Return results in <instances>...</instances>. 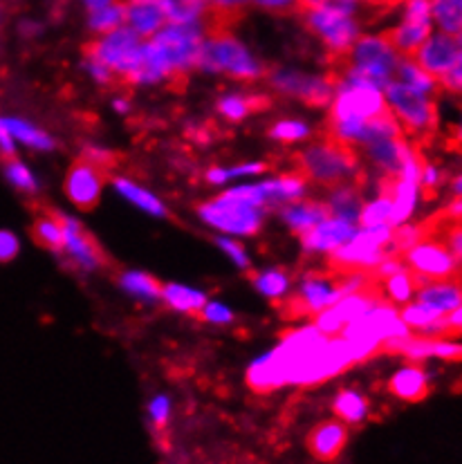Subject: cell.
<instances>
[{
  "label": "cell",
  "mask_w": 462,
  "mask_h": 464,
  "mask_svg": "<svg viewBox=\"0 0 462 464\" xmlns=\"http://www.w3.org/2000/svg\"><path fill=\"white\" fill-rule=\"evenodd\" d=\"M205 41V23H188V25L168 23L162 32L144 43V63L130 85L171 82L176 77H185L191 70H197Z\"/></svg>",
  "instance_id": "cell-1"
},
{
  "label": "cell",
  "mask_w": 462,
  "mask_h": 464,
  "mask_svg": "<svg viewBox=\"0 0 462 464\" xmlns=\"http://www.w3.org/2000/svg\"><path fill=\"white\" fill-rule=\"evenodd\" d=\"M296 169L310 182L328 188L346 182H364L366 178L360 150L328 135L299 150Z\"/></svg>",
  "instance_id": "cell-2"
},
{
  "label": "cell",
  "mask_w": 462,
  "mask_h": 464,
  "mask_svg": "<svg viewBox=\"0 0 462 464\" xmlns=\"http://www.w3.org/2000/svg\"><path fill=\"white\" fill-rule=\"evenodd\" d=\"M357 7V0H328L319 7L301 12L303 25L322 41L328 56L334 61V68L348 59L352 45L361 36Z\"/></svg>",
  "instance_id": "cell-3"
},
{
  "label": "cell",
  "mask_w": 462,
  "mask_h": 464,
  "mask_svg": "<svg viewBox=\"0 0 462 464\" xmlns=\"http://www.w3.org/2000/svg\"><path fill=\"white\" fill-rule=\"evenodd\" d=\"M197 70L209 74H225L236 82H258L267 77L261 61L249 52L243 41L236 39L231 30L207 32Z\"/></svg>",
  "instance_id": "cell-4"
},
{
  "label": "cell",
  "mask_w": 462,
  "mask_h": 464,
  "mask_svg": "<svg viewBox=\"0 0 462 464\" xmlns=\"http://www.w3.org/2000/svg\"><path fill=\"white\" fill-rule=\"evenodd\" d=\"M402 54L393 47L386 34H366L352 45L351 54L342 65L334 68V72H346L361 82L377 85L380 90L389 88L395 82L398 65Z\"/></svg>",
  "instance_id": "cell-5"
},
{
  "label": "cell",
  "mask_w": 462,
  "mask_h": 464,
  "mask_svg": "<svg viewBox=\"0 0 462 464\" xmlns=\"http://www.w3.org/2000/svg\"><path fill=\"white\" fill-rule=\"evenodd\" d=\"M384 94L390 112L398 117L409 140L416 141L418 146L438 130L440 112H438L436 97L419 92V90L398 82V79L389 83Z\"/></svg>",
  "instance_id": "cell-6"
},
{
  "label": "cell",
  "mask_w": 462,
  "mask_h": 464,
  "mask_svg": "<svg viewBox=\"0 0 462 464\" xmlns=\"http://www.w3.org/2000/svg\"><path fill=\"white\" fill-rule=\"evenodd\" d=\"M196 213L211 229L220 231L225 236H240V238L256 236L263 229V222H265V209L263 207L231 196L227 191L197 205Z\"/></svg>",
  "instance_id": "cell-7"
},
{
  "label": "cell",
  "mask_w": 462,
  "mask_h": 464,
  "mask_svg": "<svg viewBox=\"0 0 462 464\" xmlns=\"http://www.w3.org/2000/svg\"><path fill=\"white\" fill-rule=\"evenodd\" d=\"M83 54L106 63L121 83L130 85L144 63V43L138 32L130 30L129 25H121L88 43Z\"/></svg>",
  "instance_id": "cell-8"
},
{
  "label": "cell",
  "mask_w": 462,
  "mask_h": 464,
  "mask_svg": "<svg viewBox=\"0 0 462 464\" xmlns=\"http://www.w3.org/2000/svg\"><path fill=\"white\" fill-rule=\"evenodd\" d=\"M343 298L339 272L325 269V272H308L299 281L296 290L281 303V316L287 321L308 319L317 316L319 312L328 310L334 303Z\"/></svg>",
  "instance_id": "cell-9"
},
{
  "label": "cell",
  "mask_w": 462,
  "mask_h": 464,
  "mask_svg": "<svg viewBox=\"0 0 462 464\" xmlns=\"http://www.w3.org/2000/svg\"><path fill=\"white\" fill-rule=\"evenodd\" d=\"M334 72V70H332ZM339 79L337 97L330 106L328 120H375L389 111L384 90L361 82L346 72H334Z\"/></svg>",
  "instance_id": "cell-10"
},
{
  "label": "cell",
  "mask_w": 462,
  "mask_h": 464,
  "mask_svg": "<svg viewBox=\"0 0 462 464\" xmlns=\"http://www.w3.org/2000/svg\"><path fill=\"white\" fill-rule=\"evenodd\" d=\"M265 79L274 92L299 99L310 108H330L337 97L339 79L334 72L305 74L292 68H272Z\"/></svg>",
  "instance_id": "cell-11"
},
{
  "label": "cell",
  "mask_w": 462,
  "mask_h": 464,
  "mask_svg": "<svg viewBox=\"0 0 462 464\" xmlns=\"http://www.w3.org/2000/svg\"><path fill=\"white\" fill-rule=\"evenodd\" d=\"M409 267L418 274V278L424 283L428 281H447V278L462 276V267L456 258L449 245L438 236H427L419 240L416 247L404 254Z\"/></svg>",
  "instance_id": "cell-12"
},
{
  "label": "cell",
  "mask_w": 462,
  "mask_h": 464,
  "mask_svg": "<svg viewBox=\"0 0 462 464\" xmlns=\"http://www.w3.org/2000/svg\"><path fill=\"white\" fill-rule=\"evenodd\" d=\"M381 298H384V295H381V285L375 283V285L366 287V290L361 292H355V295H346L342 301L334 303L332 307L319 312V314L314 316V325H317L323 334H328V337H339L348 325L355 324L357 319H361L366 312H371Z\"/></svg>",
  "instance_id": "cell-13"
},
{
  "label": "cell",
  "mask_w": 462,
  "mask_h": 464,
  "mask_svg": "<svg viewBox=\"0 0 462 464\" xmlns=\"http://www.w3.org/2000/svg\"><path fill=\"white\" fill-rule=\"evenodd\" d=\"M103 184H106V170L92 164L91 160L82 158L72 162L68 175H65L63 191L77 209L91 211L101 198Z\"/></svg>",
  "instance_id": "cell-14"
},
{
  "label": "cell",
  "mask_w": 462,
  "mask_h": 464,
  "mask_svg": "<svg viewBox=\"0 0 462 464\" xmlns=\"http://www.w3.org/2000/svg\"><path fill=\"white\" fill-rule=\"evenodd\" d=\"M61 222H63V236H65V247L63 254L68 256L70 263L74 267H79L82 272H94V269H101L106 265V256L103 249L99 247L97 240L92 238L91 231L82 225L79 220H74L72 216H63L59 213Z\"/></svg>",
  "instance_id": "cell-15"
},
{
  "label": "cell",
  "mask_w": 462,
  "mask_h": 464,
  "mask_svg": "<svg viewBox=\"0 0 462 464\" xmlns=\"http://www.w3.org/2000/svg\"><path fill=\"white\" fill-rule=\"evenodd\" d=\"M384 353L404 354L409 362H424V359H442V362H462V341L454 337H409L389 341Z\"/></svg>",
  "instance_id": "cell-16"
},
{
  "label": "cell",
  "mask_w": 462,
  "mask_h": 464,
  "mask_svg": "<svg viewBox=\"0 0 462 464\" xmlns=\"http://www.w3.org/2000/svg\"><path fill=\"white\" fill-rule=\"evenodd\" d=\"M360 225H352V222L342 220V218L330 216L328 220H323L322 225H317L314 229H310L308 234L299 236L301 247L305 254H332L339 247L352 240V236L357 234Z\"/></svg>",
  "instance_id": "cell-17"
},
{
  "label": "cell",
  "mask_w": 462,
  "mask_h": 464,
  "mask_svg": "<svg viewBox=\"0 0 462 464\" xmlns=\"http://www.w3.org/2000/svg\"><path fill=\"white\" fill-rule=\"evenodd\" d=\"M418 149V144L413 140H409L407 135L399 137H386V140H377L372 144L366 146L364 155L366 160L380 170L381 175H390V178H398L399 170H402L404 162L409 160V155Z\"/></svg>",
  "instance_id": "cell-18"
},
{
  "label": "cell",
  "mask_w": 462,
  "mask_h": 464,
  "mask_svg": "<svg viewBox=\"0 0 462 464\" xmlns=\"http://www.w3.org/2000/svg\"><path fill=\"white\" fill-rule=\"evenodd\" d=\"M462 47L456 36L445 34V32H438V34H431L424 45L416 52L413 59L422 65L427 72H431L433 77L442 79L458 61Z\"/></svg>",
  "instance_id": "cell-19"
},
{
  "label": "cell",
  "mask_w": 462,
  "mask_h": 464,
  "mask_svg": "<svg viewBox=\"0 0 462 464\" xmlns=\"http://www.w3.org/2000/svg\"><path fill=\"white\" fill-rule=\"evenodd\" d=\"M348 438H351L348 424L334 418L314 424L305 438V444H308V451L313 453V458H317L319 462H334L346 449Z\"/></svg>",
  "instance_id": "cell-20"
},
{
  "label": "cell",
  "mask_w": 462,
  "mask_h": 464,
  "mask_svg": "<svg viewBox=\"0 0 462 464\" xmlns=\"http://www.w3.org/2000/svg\"><path fill=\"white\" fill-rule=\"evenodd\" d=\"M308 184L310 179L301 170H296V173H283L278 178L263 179V182H256V187L267 209V207H287L292 202L303 200L308 193Z\"/></svg>",
  "instance_id": "cell-21"
},
{
  "label": "cell",
  "mask_w": 462,
  "mask_h": 464,
  "mask_svg": "<svg viewBox=\"0 0 462 464\" xmlns=\"http://www.w3.org/2000/svg\"><path fill=\"white\" fill-rule=\"evenodd\" d=\"M168 18L159 0H129L126 3V25L138 32L141 39H153L167 27Z\"/></svg>",
  "instance_id": "cell-22"
},
{
  "label": "cell",
  "mask_w": 462,
  "mask_h": 464,
  "mask_svg": "<svg viewBox=\"0 0 462 464\" xmlns=\"http://www.w3.org/2000/svg\"><path fill=\"white\" fill-rule=\"evenodd\" d=\"M386 388L390 395L402 401H422L431 391V377L419 366V362H411L390 375Z\"/></svg>",
  "instance_id": "cell-23"
},
{
  "label": "cell",
  "mask_w": 462,
  "mask_h": 464,
  "mask_svg": "<svg viewBox=\"0 0 462 464\" xmlns=\"http://www.w3.org/2000/svg\"><path fill=\"white\" fill-rule=\"evenodd\" d=\"M361 187H364L361 182H346L330 188L323 200L328 205L330 216L342 218V220L352 222V225H360V216L366 202Z\"/></svg>",
  "instance_id": "cell-24"
},
{
  "label": "cell",
  "mask_w": 462,
  "mask_h": 464,
  "mask_svg": "<svg viewBox=\"0 0 462 464\" xmlns=\"http://www.w3.org/2000/svg\"><path fill=\"white\" fill-rule=\"evenodd\" d=\"M270 94L265 92H229L216 102V112L231 124H240L254 112H261L270 108Z\"/></svg>",
  "instance_id": "cell-25"
},
{
  "label": "cell",
  "mask_w": 462,
  "mask_h": 464,
  "mask_svg": "<svg viewBox=\"0 0 462 464\" xmlns=\"http://www.w3.org/2000/svg\"><path fill=\"white\" fill-rule=\"evenodd\" d=\"M281 218L290 227L292 234L303 236L317 225H322L323 220H328L330 209L323 200H299L283 207Z\"/></svg>",
  "instance_id": "cell-26"
},
{
  "label": "cell",
  "mask_w": 462,
  "mask_h": 464,
  "mask_svg": "<svg viewBox=\"0 0 462 464\" xmlns=\"http://www.w3.org/2000/svg\"><path fill=\"white\" fill-rule=\"evenodd\" d=\"M419 196H424L419 179L395 178L393 216H390V225L399 227V225H407V222H411L413 213H416L418 205H419Z\"/></svg>",
  "instance_id": "cell-27"
},
{
  "label": "cell",
  "mask_w": 462,
  "mask_h": 464,
  "mask_svg": "<svg viewBox=\"0 0 462 464\" xmlns=\"http://www.w3.org/2000/svg\"><path fill=\"white\" fill-rule=\"evenodd\" d=\"M112 188H115L117 193H120L124 200H129L130 205L138 207L144 213H149V216H155V218H167L168 211L167 207H164V202L159 200L155 193L146 191L144 187L138 182H133V179L124 178V175H115V178L111 179Z\"/></svg>",
  "instance_id": "cell-28"
},
{
  "label": "cell",
  "mask_w": 462,
  "mask_h": 464,
  "mask_svg": "<svg viewBox=\"0 0 462 464\" xmlns=\"http://www.w3.org/2000/svg\"><path fill=\"white\" fill-rule=\"evenodd\" d=\"M332 413L343 424L357 426L369 420L371 401L357 388H342V391H337V395L332 400Z\"/></svg>",
  "instance_id": "cell-29"
},
{
  "label": "cell",
  "mask_w": 462,
  "mask_h": 464,
  "mask_svg": "<svg viewBox=\"0 0 462 464\" xmlns=\"http://www.w3.org/2000/svg\"><path fill=\"white\" fill-rule=\"evenodd\" d=\"M433 25L436 23H416V21H404L395 25L393 30L384 32L389 41L393 43L395 50L402 56H416V52L424 45V41L433 34Z\"/></svg>",
  "instance_id": "cell-30"
},
{
  "label": "cell",
  "mask_w": 462,
  "mask_h": 464,
  "mask_svg": "<svg viewBox=\"0 0 462 464\" xmlns=\"http://www.w3.org/2000/svg\"><path fill=\"white\" fill-rule=\"evenodd\" d=\"M162 301L167 303L171 310L188 316H200V312L205 310V305L209 303L205 292L196 290V287L182 285V283H164Z\"/></svg>",
  "instance_id": "cell-31"
},
{
  "label": "cell",
  "mask_w": 462,
  "mask_h": 464,
  "mask_svg": "<svg viewBox=\"0 0 462 464\" xmlns=\"http://www.w3.org/2000/svg\"><path fill=\"white\" fill-rule=\"evenodd\" d=\"M252 285L258 295H263L276 305H281L292 295V276L283 267H267L252 274Z\"/></svg>",
  "instance_id": "cell-32"
},
{
  "label": "cell",
  "mask_w": 462,
  "mask_h": 464,
  "mask_svg": "<svg viewBox=\"0 0 462 464\" xmlns=\"http://www.w3.org/2000/svg\"><path fill=\"white\" fill-rule=\"evenodd\" d=\"M207 5L209 9H207L202 23H205L207 32H220L231 30V25L243 18L245 9L254 5V0H207Z\"/></svg>",
  "instance_id": "cell-33"
},
{
  "label": "cell",
  "mask_w": 462,
  "mask_h": 464,
  "mask_svg": "<svg viewBox=\"0 0 462 464\" xmlns=\"http://www.w3.org/2000/svg\"><path fill=\"white\" fill-rule=\"evenodd\" d=\"M380 285H381V295H384L386 301H390L398 307H404L411 301H416L422 281H419L418 274L409 267L404 269V272L393 274V276L380 281Z\"/></svg>",
  "instance_id": "cell-34"
},
{
  "label": "cell",
  "mask_w": 462,
  "mask_h": 464,
  "mask_svg": "<svg viewBox=\"0 0 462 464\" xmlns=\"http://www.w3.org/2000/svg\"><path fill=\"white\" fill-rule=\"evenodd\" d=\"M32 238L41 245L43 249H50L54 254H63L65 236H63V222H61L59 211L45 213V216L36 218L32 225Z\"/></svg>",
  "instance_id": "cell-35"
},
{
  "label": "cell",
  "mask_w": 462,
  "mask_h": 464,
  "mask_svg": "<svg viewBox=\"0 0 462 464\" xmlns=\"http://www.w3.org/2000/svg\"><path fill=\"white\" fill-rule=\"evenodd\" d=\"M395 79L402 83H407V85H411V88L419 90V92L431 94V97H436L438 92H442L440 79L433 77L431 72H427V70H424L422 65L413 59V56H402Z\"/></svg>",
  "instance_id": "cell-36"
},
{
  "label": "cell",
  "mask_w": 462,
  "mask_h": 464,
  "mask_svg": "<svg viewBox=\"0 0 462 464\" xmlns=\"http://www.w3.org/2000/svg\"><path fill=\"white\" fill-rule=\"evenodd\" d=\"M120 287L129 296L138 298L141 303L162 301V283L146 272H124L120 276Z\"/></svg>",
  "instance_id": "cell-37"
},
{
  "label": "cell",
  "mask_w": 462,
  "mask_h": 464,
  "mask_svg": "<svg viewBox=\"0 0 462 464\" xmlns=\"http://www.w3.org/2000/svg\"><path fill=\"white\" fill-rule=\"evenodd\" d=\"M0 126L7 128V130L12 132L14 140L21 141V144H25V146H30V149H36V150H54L56 149L54 140H52L47 132L41 130V128L30 124V121L18 120V117H3Z\"/></svg>",
  "instance_id": "cell-38"
},
{
  "label": "cell",
  "mask_w": 462,
  "mask_h": 464,
  "mask_svg": "<svg viewBox=\"0 0 462 464\" xmlns=\"http://www.w3.org/2000/svg\"><path fill=\"white\" fill-rule=\"evenodd\" d=\"M167 12L168 23L173 25H188V23H202L207 16V0H159Z\"/></svg>",
  "instance_id": "cell-39"
},
{
  "label": "cell",
  "mask_w": 462,
  "mask_h": 464,
  "mask_svg": "<svg viewBox=\"0 0 462 464\" xmlns=\"http://www.w3.org/2000/svg\"><path fill=\"white\" fill-rule=\"evenodd\" d=\"M121 25H126V3H121V0H112V3L94 9L88 16V27L99 36L108 34Z\"/></svg>",
  "instance_id": "cell-40"
},
{
  "label": "cell",
  "mask_w": 462,
  "mask_h": 464,
  "mask_svg": "<svg viewBox=\"0 0 462 464\" xmlns=\"http://www.w3.org/2000/svg\"><path fill=\"white\" fill-rule=\"evenodd\" d=\"M433 23L445 34L458 36L462 32V0H433Z\"/></svg>",
  "instance_id": "cell-41"
},
{
  "label": "cell",
  "mask_w": 462,
  "mask_h": 464,
  "mask_svg": "<svg viewBox=\"0 0 462 464\" xmlns=\"http://www.w3.org/2000/svg\"><path fill=\"white\" fill-rule=\"evenodd\" d=\"M399 314H402V319L407 321L409 328H411L413 333H418V334H422L424 330L431 328L433 324H438L440 319H445L440 312L433 310V307L427 305V303H419L418 298H416V301L409 303V305L399 307Z\"/></svg>",
  "instance_id": "cell-42"
},
{
  "label": "cell",
  "mask_w": 462,
  "mask_h": 464,
  "mask_svg": "<svg viewBox=\"0 0 462 464\" xmlns=\"http://www.w3.org/2000/svg\"><path fill=\"white\" fill-rule=\"evenodd\" d=\"M270 140L278 141V144H301L313 135V128L301 120H276L274 124L267 128Z\"/></svg>",
  "instance_id": "cell-43"
},
{
  "label": "cell",
  "mask_w": 462,
  "mask_h": 464,
  "mask_svg": "<svg viewBox=\"0 0 462 464\" xmlns=\"http://www.w3.org/2000/svg\"><path fill=\"white\" fill-rule=\"evenodd\" d=\"M5 175H7L9 184H12L14 188L27 193V196H34V193L39 191V179L34 178V173H32L21 160H7V162H5Z\"/></svg>",
  "instance_id": "cell-44"
},
{
  "label": "cell",
  "mask_w": 462,
  "mask_h": 464,
  "mask_svg": "<svg viewBox=\"0 0 462 464\" xmlns=\"http://www.w3.org/2000/svg\"><path fill=\"white\" fill-rule=\"evenodd\" d=\"M428 229V234L431 236H440L442 240H445L447 245H449V249L454 252L456 258H458L460 267H462V222H424Z\"/></svg>",
  "instance_id": "cell-45"
},
{
  "label": "cell",
  "mask_w": 462,
  "mask_h": 464,
  "mask_svg": "<svg viewBox=\"0 0 462 464\" xmlns=\"http://www.w3.org/2000/svg\"><path fill=\"white\" fill-rule=\"evenodd\" d=\"M216 245H218V247L223 249L225 256H229V260L238 269H245V272H247V269L252 267V260H249L247 249H245V245L240 243V240L231 238V236L220 234L218 238H216Z\"/></svg>",
  "instance_id": "cell-46"
},
{
  "label": "cell",
  "mask_w": 462,
  "mask_h": 464,
  "mask_svg": "<svg viewBox=\"0 0 462 464\" xmlns=\"http://www.w3.org/2000/svg\"><path fill=\"white\" fill-rule=\"evenodd\" d=\"M83 68H86V72L91 74L92 82L101 85V88H112V85H117V82H120V79H117V74L112 72L106 63H101L99 59H94V56H86V61H83Z\"/></svg>",
  "instance_id": "cell-47"
},
{
  "label": "cell",
  "mask_w": 462,
  "mask_h": 464,
  "mask_svg": "<svg viewBox=\"0 0 462 464\" xmlns=\"http://www.w3.org/2000/svg\"><path fill=\"white\" fill-rule=\"evenodd\" d=\"M200 321H205L209 325H229L234 324V312L225 303L209 301L205 305V310L200 312Z\"/></svg>",
  "instance_id": "cell-48"
},
{
  "label": "cell",
  "mask_w": 462,
  "mask_h": 464,
  "mask_svg": "<svg viewBox=\"0 0 462 464\" xmlns=\"http://www.w3.org/2000/svg\"><path fill=\"white\" fill-rule=\"evenodd\" d=\"M168 415H171V401L167 395H158L150 400L149 404V418L158 430H162L168 424Z\"/></svg>",
  "instance_id": "cell-49"
},
{
  "label": "cell",
  "mask_w": 462,
  "mask_h": 464,
  "mask_svg": "<svg viewBox=\"0 0 462 464\" xmlns=\"http://www.w3.org/2000/svg\"><path fill=\"white\" fill-rule=\"evenodd\" d=\"M82 158L91 160L92 164L101 167L103 170H106V173L112 167H115V162H117V158H115V153H112V150L103 149V146H94V144L83 146V149H82Z\"/></svg>",
  "instance_id": "cell-50"
},
{
  "label": "cell",
  "mask_w": 462,
  "mask_h": 464,
  "mask_svg": "<svg viewBox=\"0 0 462 464\" xmlns=\"http://www.w3.org/2000/svg\"><path fill=\"white\" fill-rule=\"evenodd\" d=\"M440 88H442V92L454 94V97H462V52H460V56H458V61H456L454 68H451L449 72L440 79Z\"/></svg>",
  "instance_id": "cell-51"
},
{
  "label": "cell",
  "mask_w": 462,
  "mask_h": 464,
  "mask_svg": "<svg viewBox=\"0 0 462 464\" xmlns=\"http://www.w3.org/2000/svg\"><path fill=\"white\" fill-rule=\"evenodd\" d=\"M442 170L436 167V164H428L424 162V169H422V179H419V184H422V193L424 196H436L438 188L442 187Z\"/></svg>",
  "instance_id": "cell-52"
},
{
  "label": "cell",
  "mask_w": 462,
  "mask_h": 464,
  "mask_svg": "<svg viewBox=\"0 0 462 464\" xmlns=\"http://www.w3.org/2000/svg\"><path fill=\"white\" fill-rule=\"evenodd\" d=\"M254 5L270 14H281V16L299 12V0H254Z\"/></svg>",
  "instance_id": "cell-53"
},
{
  "label": "cell",
  "mask_w": 462,
  "mask_h": 464,
  "mask_svg": "<svg viewBox=\"0 0 462 464\" xmlns=\"http://www.w3.org/2000/svg\"><path fill=\"white\" fill-rule=\"evenodd\" d=\"M18 249H21V243H18L16 234L3 231V234H0V258H3V263H9L12 258H16Z\"/></svg>",
  "instance_id": "cell-54"
},
{
  "label": "cell",
  "mask_w": 462,
  "mask_h": 464,
  "mask_svg": "<svg viewBox=\"0 0 462 464\" xmlns=\"http://www.w3.org/2000/svg\"><path fill=\"white\" fill-rule=\"evenodd\" d=\"M229 170V179L236 178H249V175H261L267 170L265 162H247V164H238V167L227 169Z\"/></svg>",
  "instance_id": "cell-55"
},
{
  "label": "cell",
  "mask_w": 462,
  "mask_h": 464,
  "mask_svg": "<svg viewBox=\"0 0 462 464\" xmlns=\"http://www.w3.org/2000/svg\"><path fill=\"white\" fill-rule=\"evenodd\" d=\"M0 146H3V158H14L16 155V140L12 137V132L7 130V128L0 126Z\"/></svg>",
  "instance_id": "cell-56"
},
{
  "label": "cell",
  "mask_w": 462,
  "mask_h": 464,
  "mask_svg": "<svg viewBox=\"0 0 462 464\" xmlns=\"http://www.w3.org/2000/svg\"><path fill=\"white\" fill-rule=\"evenodd\" d=\"M205 179H207V184H211V187H220V184L229 182V170L223 167H211L205 173Z\"/></svg>",
  "instance_id": "cell-57"
},
{
  "label": "cell",
  "mask_w": 462,
  "mask_h": 464,
  "mask_svg": "<svg viewBox=\"0 0 462 464\" xmlns=\"http://www.w3.org/2000/svg\"><path fill=\"white\" fill-rule=\"evenodd\" d=\"M112 108H115L120 115H129L130 112V102L126 97H117L115 102H112Z\"/></svg>",
  "instance_id": "cell-58"
},
{
  "label": "cell",
  "mask_w": 462,
  "mask_h": 464,
  "mask_svg": "<svg viewBox=\"0 0 462 464\" xmlns=\"http://www.w3.org/2000/svg\"><path fill=\"white\" fill-rule=\"evenodd\" d=\"M407 0H369L366 5H372V7H395V5H404Z\"/></svg>",
  "instance_id": "cell-59"
},
{
  "label": "cell",
  "mask_w": 462,
  "mask_h": 464,
  "mask_svg": "<svg viewBox=\"0 0 462 464\" xmlns=\"http://www.w3.org/2000/svg\"><path fill=\"white\" fill-rule=\"evenodd\" d=\"M451 141H454L456 149H460V150H462V115H460L458 126L454 128V137H451Z\"/></svg>",
  "instance_id": "cell-60"
},
{
  "label": "cell",
  "mask_w": 462,
  "mask_h": 464,
  "mask_svg": "<svg viewBox=\"0 0 462 464\" xmlns=\"http://www.w3.org/2000/svg\"><path fill=\"white\" fill-rule=\"evenodd\" d=\"M451 193H454V198L462 196V173L456 175V178L451 179Z\"/></svg>",
  "instance_id": "cell-61"
},
{
  "label": "cell",
  "mask_w": 462,
  "mask_h": 464,
  "mask_svg": "<svg viewBox=\"0 0 462 464\" xmlns=\"http://www.w3.org/2000/svg\"><path fill=\"white\" fill-rule=\"evenodd\" d=\"M21 32L25 36H32V34H36V32H39V25H34V23H23Z\"/></svg>",
  "instance_id": "cell-62"
},
{
  "label": "cell",
  "mask_w": 462,
  "mask_h": 464,
  "mask_svg": "<svg viewBox=\"0 0 462 464\" xmlns=\"http://www.w3.org/2000/svg\"><path fill=\"white\" fill-rule=\"evenodd\" d=\"M83 3H86V7H88V9H91V12H94V9L103 7V5L112 3V0H83Z\"/></svg>",
  "instance_id": "cell-63"
}]
</instances>
